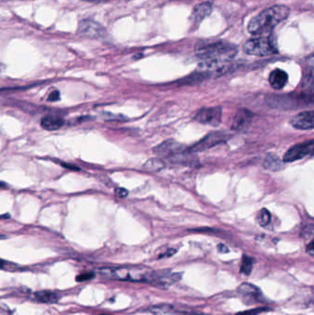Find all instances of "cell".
<instances>
[{
	"instance_id": "5bb4252c",
	"label": "cell",
	"mask_w": 314,
	"mask_h": 315,
	"mask_svg": "<svg viewBox=\"0 0 314 315\" xmlns=\"http://www.w3.org/2000/svg\"><path fill=\"white\" fill-rule=\"evenodd\" d=\"M288 76L287 72L282 70H275L269 75V83L275 90H282L288 82Z\"/></svg>"
},
{
	"instance_id": "30bf717a",
	"label": "cell",
	"mask_w": 314,
	"mask_h": 315,
	"mask_svg": "<svg viewBox=\"0 0 314 315\" xmlns=\"http://www.w3.org/2000/svg\"><path fill=\"white\" fill-rule=\"evenodd\" d=\"M147 310L157 315H206L189 310H177L174 306L166 303L154 305L152 307H149Z\"/></svg>"
},
{
	"instance_id": "f1b7e54d",
	"label": "cell",
	"mask_w": 314,
	"mask_h": 315,
	"mask_svg": "<svg viewBox=\"0 0 314 315\" xmlns=\"http://www.w3.org/2000/svg\"><path fill=\"white\" fill-rule=\"evenodd\" d=\"M218 251H219V253H221V254H225V253H229V250L227 246L224 245L222 243H220V244H218Z\"/></svg>"
},
{
	"instance_id": "9a60e30c",
	"label": "cell",
	"mask_w": 314,
	"mask_h": 315,
	"mask_svg": "<svg viewBox=\"0 0 314 315\" xmlns=\"http://www.w3.org/2000/svg\"><path fill=\"white\" fill-rule=\"evenodd\" d=\"M212 12V5L209 2L201 3L199 5L196 6L192 12L191 21L196 23H199L205 20L207 17L209 16Z\"/></svg>"
},
{
	"instance_id": "83f0119b",
	"label": "cell",
	"mask_w": 314,
	"mask_h": 315,
	"mask_svg": "<svg viewBox=\"0 0 314 315\" xmlns=\"http://www.w3.org/2000/svg\"><path fill=\"white\" fill-rule=\"evenodd\" d=\"M306 251H307V253L309 254L310 257H313V240H310V242H309V244H308V246H307V248H306Z\"/></svg>"
},
{
	"instance_id": "6da1fadb",
	"label": "cell",
	"mask_w": 314,
	"mask_h": 315,
	"mask_svg": "<svg viewBox=\"0 0 314 315\" xmlns=\"http://www.w3.org/2000/svg\"><path fill=\"white\" fill-rule=\"evenodd\" d=\"M237 48L231 43L213 42L199 44L196 53L200 60V70L204 75L224 73L237 54Z\"/></svg>"
},
{
	"instance_id": "7c38bea8",
	"label": "cell",
	"mask_w": 314,
	"mask_h": 315,
	"mask_svg": "<svg viewBox=\"0 0 314 315\" xmlns=\"http://www.w3.org/2000/svg\"><path fill=\"white\" fill-rule=\"evenodd\" d=\"M182 151H184L183 150V147L181 144L177 143L173 140H170V141H166L164 143L158 146L156 149H155V152L160 156H164V157H168L169 159L174 157V156L181 153Z\"/></svg>"
},
{
	"instance_id": "8fae6325",
	"label": "cell",
	"mask_w": 314,
	"mask_h": 315,
	"mask_svg": "<svg viewBox=\"0 0 314 315\" xmlns=\"http://www.w3.org/2000/svg\"><path fill=\"white\" fill-rule=\"evenodd\" d=\"M290 123L295 129L310 130L314 128V112L312 111L300 112L292 118Z\"/></svg>"
},
{
	"instance_id": "e0dca14e",
	"label": "cell",
	"mask_w": 314,
	"mask_h": 315,
	"mask_svg": "<svg viewBox=\"0 0 314 315\" xmlns=\"http://www.w3.org/2000/svg\"><path fill=\"white\" fill-rule=\"evenodd\" d=\"M59 295L51 290H41L33 294L32 299L41 303H56L59 300Z\"/></svg>"
},
{
	"instance_id": "f546056e",
	"label": "cell",
	"mask_w": 314,
	"mask_h": 315,
	"mask_svg": "<svg viewBox=\"0 0 314 315\" xmlns=\"http://www.w3.org/2000/svg\"><path fill=\"white\" fill-rule=\"evenodd\" d=\"M175 253V250H173V249H170V250H168V251H166V253H164L163 255H161V256H160V258H163V257H171V256H172V255H174Z\"/></svg>"
},
{
	"instance_id": "ba28073f",
	"label": "cell",
	"mask_w": 314,
	"mask_h": 315,
	"mask_svg": "<svg viewBox=\"0 0 314 315\" xmlns=\"http://www.w3.org/2000/svg\"><path fill=\"white\" fill-rule=\"evenodd\" d=\"M226 138V135L220 132H215L208 135L205 139H203L201 141L197 142V144L194 145L190 148V152H197V151H203V150H208L212 148L216 145L219 144L220 142L224 141Z\"/></svg>"
},
{
	"instance_id": "3957f363",
	"label": "cell",
	"mask_w": 314,
	"mask_h": 315,
	"mask_svg": "<svg viewBox=\"0 0 314 315\" xmlns=\"http://www.w3.org/2000/svg\"><path fill=\"white\" fill-rule=\"evenodd\" d=\"M97 271L104 278L150 285L154 284L157 277V271L142 267H101Z\"/></svg>"
},
{
	"instance_id": "ffe728a7",
	"label": "cell",
	"mask_w": 314,
	"mask_h": 315,
	"mask_svg": "<svg viewBox=\"0 0 314 315\" xmlns=\"http://www.w3.org/2000/svg\"><path fill=\"white\" fill-rule=\"evenodd\" d=\"M144 168L149 171H160L164 168V163L160 159H151L145 164Z\"/></svg>"
},
{
	"instance_id": "44dd1931",
	"label": "cell",
	"mask_w": 314,
	"mask_h": 315,
	"mask_svg": "<svg viewBox=\"0 0 314 315\" xmlns=\"http://www.w3.org/2000/svg\"><path fill=\"white\" fill-rule=\"evenodd\" d=\"M258 219H259V223H260L261 226H266V225L269 224L270 219H271L270 212H269L267 209H262L261 211H260V213H259Z\"/></svg>"
},
{
	"instance_id": "8992f818",
	"label": "cell",
	"mask_w": 314,
	"mask_h": 315,
	"mask_svg": "<svg viewBox=\"0 0 314 315\" xmlns=\"http://www.w3.org/2000/svg\"><path fill=\"white\" fill-rule=\"evenodd\" d=\"M221 108L220 107H209L204 108L197 112L196 120L204 124H209L212 127H218L221 123Z\"/></svg>"
},
{
	"instance_id": "4316f807",
	"label": "cell",
	"mask_w": 314,
	"mask_h": 315,
	"mask_svg": "<svg viewBox=\"0 0 314 315\" xmlns=\"http://www.w3.org/2000/svg\"><path fill=\"white\" fill-rule=\"evenodd\" d=\"M0 315H11V310L4 305H0Z\"/></svg>"
},
{
	"instance_id": "277c9868",
	"label": "cell",
	"mask_w": 314,
	"mask_h": 315,
	"mask_svg": "<svg viewBox=\"0 0 314 315\" xmlns=\"http://www.w3.org/2000/svg\"><path fill=\"white\" fill-rule=\"evenodd\" d=\"M243 51L247 54L256 56H267L277 53V45L270 36H257L248 40L243 45Z\"/></svg>"
},
{
	"instance_id": "d6a6232c",
	"label": "cell",
	"mask_w": 314,
	"mask_h": 315,
	"mask_svg": "<svg viewBox=\"0 0 314 315\" xmlns=\"http://www.w3.org/2000/svg\"><path fill=\"white\" fill-rule=\"evenodd\" d=\"M101 315H109V314H101Z\"/></svg>"
},
{
	"instance_id": "52a82bcc",
	"label": "cell",
	"mask_w": 314,
	"mask_h": 315,
	"mask_svg": "<svg viewBox=\"0 0 314 315\" xmlns=\"http://www.w3.org/2000/svg\"><path fill=\"white\" fill-rule=\"evenodd\" d=\"M312 150H313V140L295 145L286 152L283 160L285 162H292L303 159L304 157L311 154Z\"/></svg>"
},
{
	"instance_id": "d6986e66",
	"label": "cell",
	"mask_w": 314,
	"mask_h": 315,
	"mask_svg": "<svg viewBox=\"0 0 314 315\" xmlns=\"http://www.w3.org/2000/svg\"><path fill=\"white\" fill-rule=\"evenodd\" d=\"M254 264H255V259L253 257L243 256L242 261H241V266H240V272L245 276H249L252 270H253Z\"/></svg>"
},
{
	"instance_id": "603a6c76",
	"label": "cell",
	"mask_w": 314,
	"mask_h": 315,
	"mask_svg": "<svg viewBox=\"0 0 314 315\" xmlns=\"http://www.w3.org/2000/svg\"><path fill=\"white\" fill-rule=\"evenodd\" d=\"M94 277H95V273L94 272L81 273L80 275L77 277V281L78 282H83V281H87V280H91Z\"/></svg>"
},
{
	"instance_id": "ac0fdd59",
	"label": "cell",
	"mask_w": 314,
	"mask_h": 315,
	"mask_svg": "<svg viewBox=\"0 0 314 315\" xmlns=\"http://www.w3.org/2000/svg\"><path fill=\"white\" fill-rule=\"evenodd\" d=\"M264 167L266 168V170L277 171L282 170L284 165H283L282 161L279 160L278 156L269 154V155H267L266 160H265Z\"/></svg>"
},
{
	"instance_id": "2e32d148",
	"label": "cell",
	"mask_w": 314,
	"mask_h": 315,
	"mask_svg": "<svg viewBox=\"0 0 314 315\" xmlns=\"http://www.w3.org/2000/svg\"><path fill=\"white\" fill-rule=\"evenodd\" d=\"M64 119L57 115H46L41 120L42 128L49 131L61 129L64 125Z\"/></svg>"
},
{
	"instance_id": "1f68e13d",
	"label": "cell",
	"mask_w": 314,
	"mask_h": 315,
	"mask_svg": "<svg viewBox=\"0 0 314 315\" xmlns=\"http://www.w3.org/2000/svg\"><path fill=\"white\" fill-rule=\"evenodd\" d=\"M3 185H4V183H3V182H0V187H2L3 186Z\"/></svg>"
},
{
	"instance_id": "9c48e42d",
	"label": "cell",
	"mask_w": 314,
	"mask_h": 315,
	"mask_svg": "<svg viewBox=\"0 0 314 315\" xmlns=\"http://www.w3.org/2000/svg\"><path fill=\"white\" fill-rule=\"evenodd\" d=\"M79 32L80 34L91 38L103 37L105 34L104 28L96 22L91 20L81 21L79 27Z\"/></svg>"
},
{
	"instance_id": "5b68a950",
	"label": "cell",
	"mask_w": 314,
	"mask_h": 315,
	"mask_svg": "<svg viewBox=\"0 0 314 315\" xmlns=\"http://www.w3.org/2000/svg\"><path fill=\"white\" fill-rule=\"evenodd\" d=\"M240 299L246 304L250 305L258 302H264L265 298L261 289L250 283H242L237 289Z\"/></svg>"
},
{
	"instance_id": "4dcf8cb0",
	"label": "cell",
	"mask_w": 314,
	"mask_h": 315,
	"mask_svg": "<svg viewBox=\"0 0 314 315\" xmlns=\"http://www.w3.org/2000/svg\"><path fill=\"white\" fill-rule=\"evenodd\" d=\"M85 1H91V2H101V1H107V0H85Z\"/></svg>"
},
{
	"instance_id": "4fadbf2b",
	"label": "cell",
	"mask_w": 314,
	"mask_h": 315,
	"mask_svg": "<svg viewBox=\"0 0 314 315\" xmlns=\"http://www.w3.org/2000/svg\"><path fill=\"white\" fill-rule=\"evenodd\" d=\"M253 118H254L253 112L246 109H240L235 115L231 129L237 131L248 129L250 123H252Z\"/></svg>"
},
{
	"instance_id": "7402d4cb",
	"label": "cell",
	"mask_w": 314,
	"mask_h": 315,
	"mask_svg": "<svg viewBox=\"0 0 314 315\" xmlns=\"http://www.w3.org/2000/svg\"><path fill=\"white\" fill-rule=\"evenodd\" d=\"M267 310H269V308H267V307H259V308L252 309V310L240 311V312L236 313V315H258L264 312V311H267Z\"/></svg>"
},
{
	"instance_id": "cb8c5ba5",
	"label": "cell",
	"mask_w": 314,
	"mask_h": 315,
	"mask_svg": "<svg viewBox=\"0 0 314 315\" xmlns=\"http://www.w3.org/2000/svg\"><path fill=\"white\" fill-rule=\"evenodd\" d=\"M0 269L9 270V271H15L16 270V266L14 264H11V263L7 262V261L0 259Z\"/></svg>"
},
{
	"instance_id": "d4e9b609",
	"label": "cell",
	"mask_w": 314,
	"mask_h": 315,
	"mask_svg": "<svg viewBox=\"0 0 314 315\" xmlns=\"http://www.w3.org/2000/svg\"><path fill=\"white\" fill-rule=\"evenodd\" d=\"M114 193H115V195L117 196L118 198H127L128 195V190L124 189V188H116L114 190Z\"/></svg>"
},
{
	"instance_id": "7a4b0ae2",
	"label": "cell",
	"mask_w": 314,
	"mask_h": 315,
	"mask_svg": "<svg viewBox=\"0 0 314 315\" xmlns=\"http://www.w3.org/2000/svg\"><path fill=\"white\" fill-rule=\"evenodd\" d=\"M289 14L290 10L287 6H273L253 18L248 24L247 30L253 35L265 36L270 33L279 23L287 20Z\"/></svg>"
},
{
	"instance_id": "484cf974",
	"label": "cell",
	"mask_w": 314,
	"mask_h": 315,
	"mask_svg": "<svg viewBox=\"0 0 314 315\" xmlns=\"http://www.w3.org/2000/svg\"><path fill=\"white\" fill-rule=\"evenodd\" d=\"M60 99V93L58 91H53L49 94L48 100L49 102H56Z\"/></svg>"
}]
</instances>
